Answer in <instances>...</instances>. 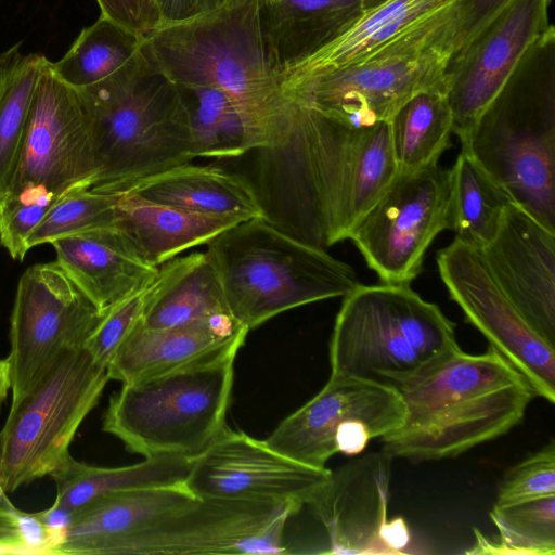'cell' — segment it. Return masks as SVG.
<instances>
[{"label":"cell","mask_w":555,"mask_h":555,"mask_svg":"<svg viewBox=\"0 0 555 555\" xmlns=\"http://www.w3.org/2000/svg\"><path fill=\"white\" fill-rule=\"evenodd\" d=\"M115 228L133 245L140 257L158 267L181 251L207 244L241 222L231 217L193 212L147 201L127 191H113Z\"/></svg>","instance_id":"obj_26"},{"label":"cell","mask_w":555,"mask_h":555,"mask_svg":"<svg viewBox=\"0 0 555 555\" xmlns=\"http://www.w3.org/2000/svg\"><path fill=\"white\" fill-rule=\"evenodd\" d=\"M248 331L231 315L166 328H149L141 321L116 351L107 373L109 379L126 384L236 354Z\"/></svg>","instance_id":"obj_21"},{"label":"cell","mask_w":555,"mask_h":555,"mask_svg":"<svg viewBox=\"0 0 555 555\" xmlns=\"http://www.w3.org/2000/svg\"><path fill=\"white\" fill-rule=\"evenodd\" d=\"M396 387L404 418L380 438L382 451L413 463L456 457L507 434L535 397L525 376L490 346L481 354L450 351Z\"/></svg>","instance_id":"obj_1"},{"label":"cell","mask_w":555,"mask_h":555,"mask_svg":"<svg viewBox=\"0 0 555 555\" xmlns=\"http://www.w3.org/2000/svg\"><path fill=\"white\" fill-rule=\"evenodd\" d=\"M103 313L56 261L28 268L18 281L11 315V404L63 350L83 347Z\"/></svg>","instance_id":"obj_13"},{"label":"cell","mask_w":555,"mask_h":555,"mask_svg":"<svg viewBox=\"0 0 555 555\" xmlns=\"http://www.w3.org/2000/svg\"><path fill=\"white\" fill-rule=\"evenodd\" d=\"M440 278L450 298L535 396L555 402V346L545 340L504 293L481 249L456 238L437 253Z\"/></svg>","instance_id":"obj_14"},{"label":"cell","mask_w":555,"mask_h":555,"mask_svg":"<svg viewBox=\"0 0 555 555\" xmlns=\"http://www.w3.org/2000/svg\"><path fill=\"white\" fill-rule=\"evenodd\" d=\"M144 36L101 15L85 27L51 72L75 90L92 86L121 68L141 50Z\"/></svg>","instance_id":"obj_32"},{"label":"cell","mask_w":555,"mask_h":555,"mask_svg":"<svg viewBox=\"0 0 555 555\" xmlns=\"http://www.w3.org/2000/svg\"><path fill=\"white\" fill-rule=\"evenodd\" d=\"M380 0H258L261 38L279 80Z\"/></svg>","instance_id":"obj_24"},{"label":"cell","mask_w":555,"mask_h":555,"mask_svg":"<svg viewBox=\"0 0 555 555\" xmlns=\"http://www.w3.org/2000/svg\"><path fill=\"white\" fill-rule=\"evenodd\" d=\"M76 92L99 164L92 190L113 192L195 158L180 90L141 50L109 77Z\"/></svg>","instance_id":"obj_4"},{"label":"cell","mask_w":555,"mask_h":555,"mask_svg":"<svg viewBox=\"0 0 555 555\" xmlns=\"http://www.w3.org/2000/svg\"><path fill=\"white\" fill-rule=\"evenodd\" d=\"M61 197L36 184L7 192L0 201V243L13 259L25 258L29 235Z\"/></svg>","instance_id":"obj_37"},{"label":"cell","mask_w":555,"mask_h":555,"mask_svg":"<svg viewBox=\"0 0 555 555\" xmlns=\"http://www.w3.org/2000/svg\"><path fill=\"white\" fill-rule=\"evenodd\" d=\"M11 389V374L8 359H0V409Z\"/></svg>","instance_id":"obj_47"},{"label":"cell","mask_w":555,"mask_h":555,"mask_svg":"<svg viewBox=\"0 0 555 555\" xmlns=\"http://www.w3.org/2000/svg\"><path fill=\"white\" fill-rule=\"evenodd\" d=\"M49 63L37 83L8 191L36 184L63 196L96 183L99 164L85 109L76 90L61 81Z\"/></svg>","instance_id":"obj_17"},{"label":"cell","mask_w":555,"mask_h":555,"mask_svg":"<svg viewBox=\"0 0 555 555\" xmlns=\"http://www.w3.org/2000/svg\"><path fill=\"white\" fill-rule=\"evenodd\" d=\"M43 55H24L20 43L0 54V201L12 182L21 155Z\"/></svg>","instance_id":"obj_31"},{"label":"cell","mask_w":555,"mask_h":555,"mask_svg":"<svg viewBox=\"0 0 555 555\" xmlns=\"http://www.w3.org/2000/svg\"><path fill=\"white\" fill-rule=\"evenodd\" d=\"M115 191L131 192L151 202L203 215L240 221L264 218L251 182L214 165L184 163Z\"/></svg>","instance_id":"obj_25"},{"label":"cell","mask_w":555,"mask_h":555,"mask_svg":"<svg viewBox=\"0 0 555 555\" xmlns=\"http://www.w3.org/2000/svg\"><path fill=\"white\" fill-rule=\"evenodd\" d=\"M332 470L297 462L263 440L225 426L198 455L185 486L199 498L283 504L297 513L328 482Z\"/></svg>","instance_id":"obj_16"},{"label":"cell","mask_w":555,"mask_h":555,"mask_svg":"<svg viewBox=\"0 0 555 555\" xmlns=\"http://www.w3.org/2000/svg\"><path fill=\"white\" fill-rule=\"evenodd\" d=\"M162 16V26L182 23L207 14L230 0H155Z\"/></svg>","instance_id":"obj_43"},{"label":"cell","mask_w":555,"mask_h":555,"mask_svg":"<svg viewBox=\"0 0 555 555\" xmlns=\"http://www.w3.org/2000/svg\"><path fill=\"white\" fill-rule=\"evenodd\" d=\"M449 169L398 172L351 228L347 240L382 283L410 284L422 272L426 250L449 228Z\"/></svg>","instance_id":"obj_12"},{"label":"cell","mask_w":555,"mask_h":555,"mask_svg":"<svg viewBox=\"0 0 555 555\" xmlns=\"http://www.w3.org/2000/svg\"><path fill=\"white\" fill-rule=\"evenodd\" d=\"M555 494V442L513 466L502 479L494 505L511 504Z\"/></svg>","instance_id":"obj_39"},{"label":"cell","mask_w":555,"mask_h":555,"mask_svg":"<svg viewBox=\"0 0 555 555\" xmlns=\"http://www.w3.org/2000/svg\"><path fill=\"white\" fill-rule=\"evenodd\" d=\"M231 317L248 330L307 304L344 297L352 267L264 218L241 221L207 243Z\"/></svg>","instance_id":"obj_5"},{"label":"cell","mask_w":555,"mask_h":555,"mask_svg":"<svg viewBox=\"0 0 555 555\" xmlns=\"http://www.w3.org/2000/svg\"><path fill=\"white\" fill-rule=\"evenodd\" d=\"M462 0H380L285 74L281 90L340 72L415 39L461 13Z\"/></svg>","instance_id":"obj_18"},{"label":"cell","mask_w":555,"mask_h":555,"mask_svg":"<svg viewBox=\"0 0 555 555\" xmlns=\"http://www.w3.org/2000/svg\"><path fill=\"white\" fill-rule=\"evenodd\" d=\"M141 52L177 86L224 92L244 120L251 151L285 141L291 101L267 59L258 0H230L193 20L163 25L144 36Z\"/></svg>","instance_id":"obj_2"},{"label":"cell","mask_w":555,"mask_h":555,"mask_svg":"<svg viewBox=\"0 0 555 555\" xmlns=\"http://www.w3.org/2000/svg\"><path fill=\"white\" fill-rule=\"evenodd\" d=\"M481 251L526 321L555 346V233L511 203Z\"/></svg>","instance_id":"obj_19"},{"label":"cell","mask_w":555,"mask_h":555,"mask_svg":"<svg viewBox=\"0 0 555 555\" xmlns=\"http://www.w3.org/2000/svg\"><path fill=\"white\" fill-rule=\"evenodd\" d=\"M150 288L151 284L104 311L83 344L98 365L107 370L120 345L142 321Z\"/></svg>","instance_id":"obj_38"},{"label":"cell","mask_w":555,"mask_h":555,"mask_svg":"<svg viewBox=\"0 0 555 555\" xmlns=\"http://www.w3.org/2000/svg\"><path fill=\"white\" fill-rule=\"evenodd\" d=\"M114 195L92 189L72 191L51 207L27 240L35 246L83 232L115 227Z\"/></svg>","instance_id":"obj_35"},{"label":"cell","mask_w":555,"mask_h":555,"mask_svg":"<svg viewBox=\"0 0 555 555\" xmlns=\"http://www.w3.org/2000/svg\"><path fill=\"white\" fill-rule=\"evenodd\" d=\"M198 496L185 483L119 491L74 512L57 554H114L118 544Z\"/></svg>","instance_id":"obj_23"},{"label":"cell","mask_w":555,"mask_h":555,"mask_svg":"<svg viewBox=\"0 0 555 555\" xmlns=\"http://www.w3.org/2000/svg\"><path fill=\"white\" fill-rule=\"evenodd\" d=\"M462 43V13L448 23L350 68L282 89L350 126L390 118L416 94L447 85Z\"/></svg>","instance_id":"obj_9"},{"label":"cell","mask_w":555,"mask_h":555,"mask_svg":"<svg viewBox=\"0 0 555 555\" xmlns=\"http://www.w3.org/2000/svg\"><path fill=\"white\" fill-rule=\"evenodd\" d=\"M56 262L102 312L147 287L158 267L144 261L115 227L83 232L51 243Z\"/></svg>","instance_id":"obj_22"},{"label":"cell","mask_w":555,"mask_h":555,"mask_svg":"<svg viewBox=\"0 0 555 555\" xmlns=\"http://www.w3.org/2000/svg\"><path fill=\"white\" fill-rule=\"evenodd\" d=\"M490 517L500 541L487 540L475 530L476 544L469 554H555V494L493 505Z\"/></svg>","instance_id":"obj_34"},{"label":"cell","mask_w":555,"mask_h":555,"mask_svg":"<svg viewBox=\"0 0 555 555\" xmlns=\"http://www.w3.org/2000/svg\"><path fill=\"white\" fill-rule=\"evenodd\" d=\"M460 348L455 324L410 284H358L344 296L330 341L332 375L397 385Z\"/></svg>","instance_id":"obj_6"},{"label":"cell","mask_w":555,"mask_h":555,"mask_svg":"<svg viewBox=\"0 0 555 555\" xmlns=\"http://www.w3.org/2000/svg\"><path fill=\"white\" fill-rule=\"evenodd\" d=\"M383 451L332 472L328 482L308 505L331 542L327 553H385L388 463Z\"/></svg>","instance_id":"obj_20"},{"label":"cell","mask_w":555,"mask_h":555,"mask_svg":"<svg viewBox=\"0 0 555 555\" xmlns=\"http://www.w3.org/2000/svg\"><path fill=\"white\" fill-rule=\"evenodd\" d=\"M15 516L25 554H54L49 529L36 513L16 508Z\"/></svg>","instance_id":"obj_42"},{"label":"cell","mask_w":555,"mask_h":555,"mask_svg":"<svg viewBox=\"0 0 555 555\" xmlns=\"http://www.w3.org/2000/svg\"><path fill=\"white\" fill-rule=\"evenodd\" d=\"M517 205L555 233V116L552 95L514 103L505 92L461 143Z\"/></svg>","instance_id":"obj_10"},{"label":"cell","mask_w":555,"mask_h":555,"mask_svg":"<svg viewBox=\"0 0 555 555\" xmlns=\"http://www.w3.org/2000/svg\"><path fill=\"white\" fill-rule=\"evenodd\" d=\"M193 459L166 454L128 466L100 467L78 462L69 454L50 474L56 486L54 502L75 512L115 492L185 483Z\"/></svg>","instance_id":"obj_28"},{"label":"cell","mask_w":555,"mask_h":555,"mask_svg":"<svg viewBox=\"0 0 555 555\" xmlns=\"http://www.w3.org/2000/svg\"><path fill=\"white\" fill-rule=\"evenodd\" d=\"M8 499L5 491L0 486V504L3 503Z\"/></svg>","instance_id":"obj_48"},{"label":"cell","mask_w":555,"mask_h":555,"mask_svg":"<svg viewBox=\"0 0 555 555\" xmlns=\"http://www.w3.org/2000/svg\"><path fill=\"white\" fill-rule=\"evenodd\" d=\"M398 172L389 121L362 128L351 189V228L386 191Z\"/></svg>","instance_id":"obj_36"},{"label":"cell","mask_w":555,"mask_h":555,"mask_svg":"<svg viewBox=\"0 0 555 555\" xmlns=\"http://www.w3.org/2000/svg\"><path fill=\"white\" fill-rule=\"evenodd\" d=\"M36 515L49 529L54 554H57L59 548L65 541L74 517V511L54 502L49 508L36 512Z\"/></svg>","instance_id":"obj_44"},{"label":"cell","mask_w":555,"mask_h":555,"mask_svg":"<svg viewBox=\"0 0 555 555\" xmlns=\"http://www.w3.org/2000/svg\"><path fill=\"white\" fill-rule=\"evenodd\" d=\"M231 315L217 271L207 253L164 262L151 284L142 324L149 328L180 326Z\"/></svg>","instance_id":"obj_27"},{"label":"cell","mask_w":555,"mask_h":555,"mask_svg":"<svg viewBox=\"0 0 555 555\" xmlns=\"http://www.w3.org/2000/svg\"><path fill=\"white\" fill-rule=\"evenodd\" d=\"M15 509L9 499L0 504V554H25Z\"/></svg>","instance_id":"obj_45"},{"label":"cell","mask_w":555,"mask_h":555,"mask_svg":"<svg viewBox=\"0 0 555 555\" xmlns=\"http://www.w3.org/2000/svg\"><path fill=\"white\" fill-rule=\"evenodd\" d=\"M551 0H512L472 44L453 59L447 78L452 131L463 143L508 88L519 66L552 42Z\"/></svg>","instance_id":"obj_15"},{"label":"cell","mask_w":555,"mask_h":555,"mask_svg":"<svg viewBox=\"0 0 555 555\" xmlns=\"http://www.w3.org/2000/svg\"><path fill=\"white\" fill-rule=\"evenodd\" d=\"M83 347L63 350L10 412L0 431L5 493L50 475L69 453L83 420L108 382Z\"/></svg>","instance_id":"obj_8"},{"label":"cell","mask_w":555,"mask_h":555,"mask_svg":"<svg viewBox=\"0 0 555 555\" xmlns=\"http://www.w3.org/2000/svg\"><path fill=\"white\" fill-rule=\"evenodd\" d=\"M409 540L408 526L402 518L386 522L382 534L385 553H400L408 545Z\"/></svg>","instance_id":"obj_46"},{"label":"cell","mask_w":555,"mask_h":555,"mask_svg":"<svg viewBox=\"0 0 555 555\" xmlns=\"http://www.w3.org/2000/svg\"><path fill=\"white\" fill-rule=\"evenodd\" d=\"M288 99L286 139L280 145L254 150L251 184L266 220L326 250L347 240L351 229V189L362 128Z\"/></svg>","instance_id":"obj_3"},{"label":"cell","mask_w":555,"mask_h":555,"mask_svg":"<svg viewBox=\"0 0 555 555\" xmlns=\"http://www.w3.org/2000/svg\"><path fill=\"white\" fill-rule=\"evenodd\" d=\"M511 1L512 0H462V43L459 52L467 48L481 36L506 9Z\"/></svg>","instance_id":"obj_41"},{"label":"cell","mask_w":555,"mask_h":555,"mask_svg":"<svg viewBox=\"0 0 555 555\" xmlns=\"http://www.w3.org/2000/svg\"><path fill=\"white\" fill-rule=\"evenodd\" d=\"M101 15L118 25L146 36L162 26L155 0H96Z\"/></svg>","instance_id":"obj_40"},{"label":"cell","mask_w":555,"mask_h":555,"mask_svg":"<svg viewBox=\"0 0 555 555\" xmlns=\"http://www.w3.org/2000/svg\"><path fill=\"white\" fill-rule=\"evenodd\" d=\"M236 354L122 384L103 430L144 457H195L227 426Z\"/></svg>","instance_id":"obj_7"},{"label":"cell","mask_w":555,"mask_h":555,"mask_svg":"<svg viewBox=\"0 0 555 555\" xmlns=\"http://www.w3.org/2000/svg\"><path fill=\"white\" fill-rule=\"evenodd\" d=\"M185 104L195 157L232 158L251 151L244 120L221 90L178 86Z\"/></svg>","instance_id":"obj_33"},{"label":"cell","mask_w":555,"mask_h":555,"mask_svg":"<svg viewBox=\"0 0 555 555\" xmlns=\"http://www.w3.org/2000/svg\"><path fill=\"white\" fill-rule=\"evenodd\" d=\"M453 127L447 85L423 91L390 118V139L399 172H415L438 165L450 146Z\"/></svg>","instance_id":"obj_30"},{"label":"cell","mask_w":555,"mask_h":555,"mask_svg":"<svg viewBox=\"0 0 555 555\" xmlns=\"http://www.w3.org/2000/svg\"><path fill=\"white\" fill-rule=\"evenodd\" d=\"M449 228L455 238L482 249L495 236L508 194L481 168L468 152L461 149L449 169Z\"/></svg>","instance_id":"obj_29"},{"label":"cell","mask_w":555,"mask_h":555,"mask_svg":"<svg viewBox=\"0 0 555 555\" xmlns=\"http://www.w3.org/2000/svg\"><path fill=\"white\" fill-rule=\"evenodd\" d=\"M404 413L395 385L331 374L324 387L263 441L297 462L326 468L334 454H359L370 440L395 430Z\"/></svg>","instance_id":"obj_11"}]
</instances>
